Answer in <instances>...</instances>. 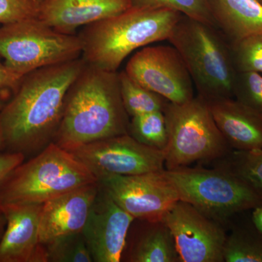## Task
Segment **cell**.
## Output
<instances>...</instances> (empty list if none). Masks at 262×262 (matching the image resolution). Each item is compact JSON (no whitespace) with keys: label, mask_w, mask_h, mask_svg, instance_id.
I'll use <instances>...</instances> for the list:
<instances>
[{"label":"cell","mask_w":262,"mask_h":262,"mask_svg":"<svg viewBox=\"0 0 262 262\" xmlns=\"http://www.w3.org/2000/svg\"><path fill=\"white\" fill-rule=\"evenodd\" d=\"M227 144L232 150L262 149V117L234 98L206 100Z\"/></svg>","instance_id":"obj_17"},{"label":"cell","mask_w":262,"mask_h":262,"mask_svg":"<svg viewBox=\"0 0 262 262\" xmlns=\"http://www.w3.org/2000/svg\"><path fill=\"white\" fill-rule=\"evenodd\" d=\"M135 219L99 185L82 234L94 262H120Z\"/></svg>","instance_id":"obj_13"},{"label":"cell","mask_w":262,"mask_h":262,"mask_svg":"<svg viewBox=\"0 0 262 262\" xmlns=\"http://www.w3.org/2000/svg\"><path fill=\"white\" fill-rule=\"evenodd\" d=\"M252 221L255 229L262 234V204L253 208Z\"/></svg>","instance_id":"obj_31"},{"label":"cell","mask_w":262,"mask_h":262,"mask_svg":"<svg viewBox=\"0 0 262 262\" xmlns=\"http://www.w3.org/2000/svg\"><path fill=\"white\" fill-rule=\"evenodd\" d=\"M259 1L262 3V0H259Z\"/></svg>","instance_id":"obj_34"},{"label":"cell","mask_w":262,"mask_h":262,"mask_svg":"<svg viewBox=\"0 0 262 262\" xmlns=\"http://www.w3.org/2000/svg\"><path fill=\"white\" fill-rule=\"evenodd\" d=\"M98 182L77 188L43 203L39 241L46 245L67 235L82 232L97 195Z\"/></svg>","instance_id":"obj_15"},{"label":"cell","mask_w":262,"mask_h":262,"mask_svg":"<svg viewBox=\"0 0 262 262\" xmlns=\"http://www.w3.org/2000/svg\"><path fill=\"white\" fill-rule=\"evenodd\" d=\"M129 134L144 145L164 151L168 143V131L163 111L131 117Z\"/></svg>","instance_id":"obj_22"},{"label":"cell","mask_w":262,"mask_h":262,"mask_svg":"<svg viewBox=\"0 0 262 262\" xmlns=\"http://www.w3.org/2000/svg\"><path fill=\"white\" fill-rule=\"evenodd\" d=\"M132 6L167 8L215 27L208 0H132Z\"/></svg>","instance_id":"obj_26"},{"label":"cell","mask_w":262,"mask_h":262,"mask_svg":"<svg viewBox=\"0 0 262 262\" xmlns=\"http://www.w3.org/2000/svg\"><path fill=\"white\" fill-rule=\"evenodd\" d=\"M132 0H42L38 18L52 28L74 34L82 26L120 14Z\"/></svg>","instance_id":"obj_16"},{"label":"cell","mask_w":262,"mask_h":262,"mask_svg":"<svg viewBox=\"0 0 262 262\" xmlns=\"http://www.w3.org/2000/svg\"><path fill=\"white\" fill-rule=\"evenodd\" d=\"M215 28L182 15L168 39L182 56L198 95L206 100L234 98L237 74L229 43Z\"/></svg>","instance_id":"obj_5"},{"label":"cell","mask_w":262,"mask_h":262,"mask_svg":"<svg viewBox=\"0 0 262 262\" xmlns=\"http://www.w3.org/2000/svg\"><path fill=\"white\" fill-rule=\"evenodd\" d=\"M229 46L237 72H256L262 75V34L231 42Z\"/></svg>","instance_id":"obj_25"},{"label":"cell","mask_w":262,"mask_h":262,"mask_svg":"<svg viewBox=\"0 0 262 262\" xmlns=\"http://www.w3.org/2000/svg\"><path fill=\"white\" fill-rule=\"evenodd\" d=\"M97 182L94 174L70 151L51 142L10 172L0 187V202L43 204Z\"/></svg>","instance_id":"obj_4"},{"label":"cell","mask_w":262,"mask_h":262,"mask_svg":"<svg viewBox=\"0 0 262 262\" xmlns=\"http://www.w3.org/2000/svg\"><path fill=\"white\" fill-rule=\"evenodd\" d=\"M44 246L47 262H94L82 232L57 237Z\"/></svg>","instance_id":"obj_24"},{"label":"cell","mask_w":262,"mask_h":262,"mask_svg":"<svg viewBox=\"0 0 262 262\" xmlns=\"http://www.w3.org/2000/svg\"><path fill=\"white\" fill-rule=\"evenodd\" d=\"M5 150H6V145H5V136L1 122H0V153L4 152Z\"/></svg>","instance_id":"obj_32"},{"label":"cell","mask_w":262,"mask_h":262,"mask_svg":"<svg viewBox=\"0 0 262 262\" xmlns=\"http://www.w3.org/2000/svg\"><path fill=\"white\" fill-rule=\"evenodd\" d=\"M208 2L215 27L230 42L262 34V3L259 0Z\"/></svg>","instance_id":"obj_19"},{"label":"cell","mask_w":262,"mask_h":262,"mask_svg":"<svg viewBox=\"0 0 262 262\" xmlns=\"http://www.w3.org/2000/svg\"><path fill=\"white\" fill-rule=\"evenodd\" d=\"M121 261L180 262L173 234L164 220L135 219L127 232Z\"/></svg>","instance_id":"obj_18"},{"label":"cell","mask_w":262,"mask_h":262,"mask_svg":"<svg viewBox=\"0 0 262 262\" xmlns=\"http://www.w3.org/2000/svg\"><path fill=\"white\" fill-rule=\"evenodd\" d=\"M43 204L3 203L6 227L0 241V262H47L39 241Z\"/></svg>","instance_id":"obj_14"},{"label":"cell","mask_w":262,"mask_h":262,"mask_svg":"<svg viewBox=\"0 0 262 262\" xmlns=\"http://www.w3.org/2000/svg\"><path fill=\"white\" fill-rule=\"evenodd\" d=\"M165 173L180 201L220 223L262 204V196L251 186L224 169L182 166L165 169Z\"/></svg>","instance_id":"obj_8"},{"label":"cell","mask_w":262,"mask_h":262,"mask_svg":"<svg viewBox=\"0 0 262 262\" xmlns=\"http://www.w3.org/2000/svg\"><path fill=\"white\" fill-rule=\"evenodd\" d=\"M216 168L239 177L262 196V149L230 151L220 158Z\"/></svg>","instance_id":"obj_21"},{"label":"cell","mask_w":262,"mask_h":262,"mask_svg":"<svg viewBox=\"0 0 262 262\" xmlns=\"http://www.w3.org/2000/svg\"><path fill=\"white\" fill-rule=\"evenodd\" d=\"M86 63L82 58L44 67L24 76L0 112L6 151L38 152L53 141L71 86Z\"/></svg>","instance_id":"obj_1"},{"label":"cell","mask_w":262,"mask_h":262,"mask_svg":"<svg viewBox=\"0 0 262 262\" xmlns=\"http://www.w3.org/2000/svg\"><path fill=\"white\" fill-rule=\"evenodd\" d=\"M129 124L118 72L86 63L67 93L61 124L52 142L70 151L94 141L129 134Z\"/></svg>","instance_id":"obj_2"},{"label":"cell","mask_w":262,"mask_h":262,"mask_svg":"<svg viewBox=\"0 0 262 262\" xmlns=\"http://www.w3.org/2000/svg\"><path fill=\"white\" fill-rule=\"evenodd\" d=\"M25 160V155L19 152L4 151L0 153V187L10 172L18 166ZM0 202V214H2Z\"/></svg>","instance_id":"obj_29"},{"label":"cell","mask_w":262,"mask_h":262,"mask_svg":"<svg viewBox=\"0 0 262 262\" xmlns=\"http://www.w3.org/2000/svg\"><path fill=\"white\" fill-rule=\"evenodd\" d=\"M234 98L262 117V75L256 72H237Z\"/></svg>","instance_id":"obj_27"},{"label":"cell","mask_w":262,"mask_h":262,"mask_svg":"<svg viewBox=\"0 0 262 262\" xmlns=\"http://www.w3.org/2000/svg\"><path fill=\"white\" fill-rule=\"evenodd\" d=\"M5 227H6V220H5L4 215L2 213L0 214V241L4 233Z\"/></svg>","instance_id":"obj_33"},{"label":"cell","mask_w":262,"mask_h":262,"mask_svg":"<svg viewBox=\"0 0 262 262\" xmlns=\"http://www.w3.org/2000/svg\"><path fill=\"white\" fill-rule=\"evenodd\" d=\"M182 13L167 8L132 6L120 14L86 26L81 33L88 65L117 72L132 52L168 40Z\"/></svg>","instance_id":"obj_3"},{"label":"cell","mask_w":262,"mask_h":262,"mask_svg":"<svg viewBox=\"0 0 262 262\" xmlns=\"http://www.w3.org/2000/svg\"><path fill=\"white\" fill-rule=\"evenodd\" d=\"M163 112L168 131L163 151L166 169L216 160L232 150L217 127L208 102L200 95L182 103L168 101Z\"/></svg>","instance_id":"obj_6"},{"label":"cell","mask_w":262,"mask_h":262,"mask_svg":"<svg viewBox=\"0 0 262 262\" xmlns=\"http://www.w3.org/2000/svg\"><path fill=\"white\" fill-rule=\"evenodd\" d=\"M71 153L99 179L110 175L131 176L163 171L165 153L124 134L84 144Z\"/></svg>","instance_id":"obj_9"},{"label":"cell","mask_w":262,"mask_h":262,"mask_svg":"<svg viewBox=\"0 0 262 262\" xmlns=\"http://www.w3.org/2000/svg\"><path fill=\"white\" fill-rule=\"evenodd\" d=\"M173 234L180 262H223L227 235L222 223L179 201L163 219Z\"/></svg>","instance_id":"obj_12"},{"label":"cell","mask_w":262,"mask_h":262,"mask_svg":"<svg viewBox=\"0 0 262 262\" xmlns=\"http://www.w3.org/2000/svg\"><path fill=\"white\" fill-rule=\"evenodd\" d=\"M98 184L122 209L136 220H163L179 201L177 189L163 171L110 175Z\"/></svg>","instance_id":"obj_10"},{"label":"cell","mask_w":262,"mask_h":262,"mask_svg":"<svg viewBox=\"0 0 262 262\" xmlns=\"http://www.w3.org/2000/svg\"><path fill=\"white\" fill-rule=\"evenodd\" d=\"M125 71L137 83L170 102L182 103L194 97L189 71L173 46L143 48L131 57Z\"/></svg>","instance_id":"obj_11"},{"label":"cell","mask_w":262,"mask_h":262,"mask_svg":"<svg viewBox=\"0 0 262 262\" xmlns=\"http://www.w3.org/2000/svg\"><path fill=\"white\" fill-rule=\"evenodd\" d=\"M23 77L10 70L5 64L4 62L0 60V93L3 90H10L14 94L18 90ZM3 107H4V106H3V103L0 100V112Z\"/></svg>","instance_id":"obj_30"},{"label":"cell","mask_w":262,"mask_h":262,"mask_svg":"<svg viewBox=\"0 0 262 262\" xmlns=\"http://www.w3.org/2000/svg\"><path fill=\"white\" fill-rule=\"evenodd\" d=\"M82 49L80 36L58 32L38 18L0 27V57L20 77L80 58Z\"/></svg>","instance_id":"obj_7"},{"label":"cell","mask_w":262,"mask_h":262,"mask_svg":"<svg viewBox=\"0 0 262 262\" xmlns=\"http://www.w3.org/2000/svg\"><path fill=\"white\" fill-rule=\"evenodd\" d=\"M118 74L122 102L129 117L163 111L168 101L165 98L137 83L125 70Z\"/></svg>","instance_id":"obj_20"},{"label":"cell","mask_w":262,"mask_h":262,"mask_svg":"<svg viewBox=\"0 0 262 262\" xmlns=\"http://www.w3.org/2000/svg\"><path fill=\"white\" fill-rule=\"evenodd\" d=\"M223 255L226 262H262V234L256 229H234L227 237Z\"/></svg>","instance_id":"obj_23"},{"label":"cell","mask_w":262,"mask_h":262,"mask_svg":"<svg viewBox=\"0 0 262 262\" xmlns=\"http://www.w3.org/2000/svg\"><path fill=\"white\" fill-rule=\"evenodd\" d=\"M42 0H0V24L39 17Z\"/></svg>","instance_id":"obj_28"}]
</instances>
